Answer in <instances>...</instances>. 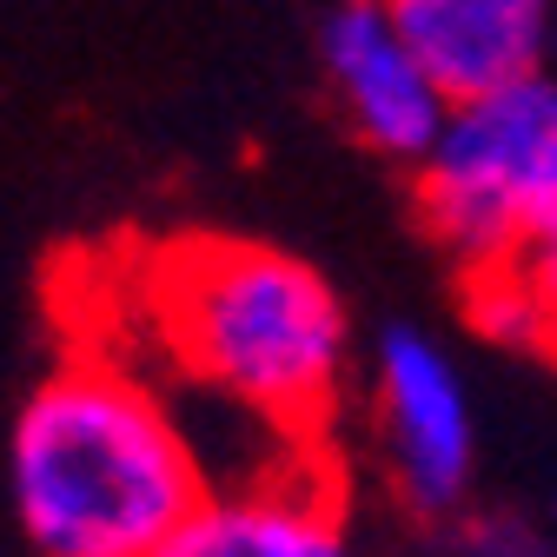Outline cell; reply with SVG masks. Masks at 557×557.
<instances>
[{
  "instance_id": "6da1fadb",
  "label": "cell",
  "mask_w": 557,
  "mask_h": 557,
  "mask_svg": "<svg viewBox=\"0 0 557 557\" xmlns=\"http://www.w3.org/2000/svg\"><path fill=\"white\" fill-rule=\"evenodd\" d=\"M213 492L147 372L81 345L14 411L8 505L34 557H153Z\"/></svg>"
},
{
  "instance_id": "7a4b0ae2",
  "label": "cell",
  "mask_w": 557,
  "mask_h": 557,
  "mask_svg": "<svg viewBox=\"0 0 557 557\" xmlns=\"http://www.w3.org/2000/svg\"><path fill=\"white\" fill-rule=\"evenodd\" d=\"M166 359L259 425L312 445L345 398L352 319L332 278L286 246L193 233L139 265Z\"/></svg>"
},
{
  "instance_id": "3957f363",
  "label": "cell",
  "mask_w": 557,
  "mask_h": 557,
  "mask_svg": "<svg viewBox=\"0 0 557 557\" xmlns=\"http://www.w3.org/2000/svg\"><path fill=\"white\" fill-rule=\"evenodd\" d=\"M411 180L418 220L458 278L511 265L557 226V81L524 74L511 87L451 100L432 147L411 160Z\"/></svg>"
},
{
  "instance_id": "277c9868",
  "label": "cell",
  "mask_w": 557,
  "mask_h": 557,
  "mask_svg": "<svg viewBox=\"0 0 557 557\" xmlns=\"http://www.w3.org/2000/svg\"><path fill=\"white\" fill-rule=\"evenodd\" d=\"M372 445L392 492L418 518H451L471 498L478 471V411L458 359L432 332L392 325L372 345Z\"/></svg>"
},
{
  "instance_id": "5b68a950",
  "label": "cell",
  "mask_w": 557,
  "mask_h": 557,
  "mask_svg": "<svg viewBox=\"0 0 557 557\" xmlns=\"http://www.w3.org/2000/svg\"><path fill=\"white\" fill-rule=\"evenodd\" d=\"M319 66H325V94L338 120L352 126L359 147L379 160L411 166L432 147V133L445 126V94L438 81L418 66V53L398 40V27L379 14V0H338L319 27Z\"/></svg>"
},
{
  "instance_id": "8992f818",
  "label": "cell",
  "mask_w": 557,
  "mask_h": 557,
  "mask_svg": "<svg viewBox=\"0 0 557 557\" xmlns=\"http://www.w3.org/2000/svg\"><path fill=\"white\" fill-rule=\"evenodd\" d=\"M153 557H352L345 498L319 458L293 451V465L206 492Z\"/></svg>"
},
{
  "instance_id": "52a82bcc",
  "label": "cell",
  "mask_w": 557,
  "mask_h": 557,
  "mask_svg": "<svg viewBox=\"0 0 557 557\" xmlns=\"http://www.w3.org/2000/svg\"><path fill=\"white\" fill-rule=\"evenodd\" d=\"M445 100H471L544 74L557 0H379Z\"/></svg>"
},
{
  "instance_id": "ba28073f",
  "label": "cell",
  "mask_w": 557,
  "mask_h": 557,
  "mask_svg": "<svg viewBox=\"0 0 557 557\" xmlns=\"http://www.w3.org/2000/svg\"><path fill=\"white\" fill-rule=\"evenodd\" d=\"M465 299H471V319L492 338L557 359V226L544 239H531L511 265L465 278Z\"/></svg>"
},
{
  "instance_id": "9c48e42d",
  "label": "cell",
  "mask_w": 557,
  "mask_h": 557,
  "mask_svg": "<svg viewBox=\"0 0 557 557\" xmlns=\"http://www.w3.org/2000/svg\"><path fill=\"white\" fill-rule=\"evenodd\" d=\"M550 524H557V498H550Z\"/></svg>"
},
{
  "instance_id": "30bf717a",
  "label": "cell",
  "mask_w": 557,
  "mask_h": 557,
  "mask_svg": "<svg viewBox=\"0 0 557 557\" xmlns=\"http://www.w3.org/2000/svg\"><path fill=\"white\" fill-rule=\"evenodd\" d=\"M550 53H557V27H550Z\"/></svg>"
}]
</instances>
